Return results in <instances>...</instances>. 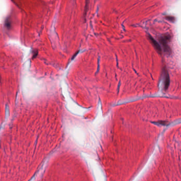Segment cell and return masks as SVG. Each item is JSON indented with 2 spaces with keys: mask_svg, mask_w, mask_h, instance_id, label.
<instances>
[{
  "mask_svg": "<svg viewBox=\"0 0 181 181\" xmlns=\"http://www.w3.org/2000/svg\"><path fill=\"white\" fill-rule=\"evenodd\" d=\"M170 39V37L169 35L166 36H164L160 38V42L161 44L163 45L164 47V50L167 53H170V47L168 46V40Z\"/></svg>",
  "mask_w": 181,
  "mask_h": 181,
  "instance_id": "1",
  "label": "cell"
},
{
  "mask_svg": "<svg viewBox=\"0 0 181 181\" xmlns=\"http://www.w3.org/2000/svg\"><path fill=\"white\" fill-rule=\"evenodd\" d=\"M148 37L149 40L150 41L151 43L152 44V46L156 49V51H157L160 54L162 53V50L161 46H160V45L159 44V43L152 36H151L150 35H149Z\"/></svg>",
  "mask_w": 181,
  "mask_h": 181,
  "instance_id": "2",
  "label": "cell"
},
{
  "mask_svg": "<svg viewBox=\"0 0 181 181\" xmlns=\"http://www.w3.org/2000/svg\"><path fill=\"white\" fill-rule=\"evenodd\" d=\"M166 18H167V19H168V20L170 19V20L171 21H173V20H172V19H174V17H167Z\"/></svg>",
  "mask_w": 181,
  "mask_h": 181,
  "instance_id": "3",
  "label": "cell"
}]
</instances>
